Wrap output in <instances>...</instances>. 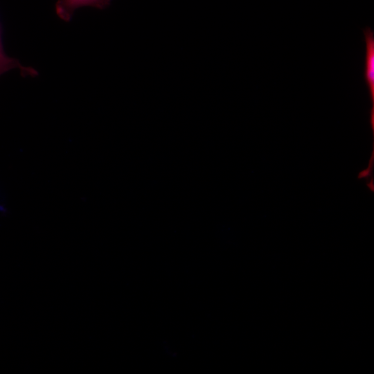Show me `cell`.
Instances as JSON below:
<instances>
[{
  "instance_id": "obj_6",
  "label": "cell",
  "mask_w": 374,
  "mask_h": 374,
  "mask_svg": "<svg viewBox=\"0 0 374 374\" xmlns=\"http://www.w3.org/2000/svg\"><path fill=\"white\" fill-rule=\"evenodd\" d=\"M5 211V208L0 204V211Z\"/></svg>"
},
{
  "instance_id": "obj_5",
  "label": "cell",
  "mask_w": 374,
  "mask_h": 374,
  "mask_svg": "<svg viewBox=\"0 0 374 374\" xmlns=\"http://www.w3.org/2000/svg\"><path fill=\"white\" fill-rule=\"evenodd\" d=\"M368 186L370 188L371 190H373V179L372 181H371L370 184H368Z\"/></svg>"
},
{
  "instance_id": "obj_1",
  "label": "cell",
  "mask_w": 374,
  "mask_h": 374,
  "mask_svg": "<svg viewBox=\"0 0 374 374\" xmlns=\"http://www.w3.org/2000/svg\"><path fill=\"white\" fill-rule=\"evenodd\" d=\"M363 33L366 44L364 78L374 108V35L370 28L364 29Z\"/></svg>"
},
{
  "instance_id": "obj_3",
  "label": "cell",
  "mask_w": 374,
  "mask_h": 374,
  "mask_svg": "<svg viewBox=\"0 0 374 374\" xmlns=\"http://www.w3.org/2000/svg\"><path fill=\"white\" fill-rule=\"evenodd\" d=\"M13 69H19L21 75L24 76L29 75L34 77L37 75V72L35 69L21 65L17 59L10 57L6 54L3 48L0 28V75Z\"/></svg>"
},
{
  "instance_id": "obj_2",
  "label": "cell",
  "mask_w": 374,
  "mask_h": 374,
  "mask_svg": "<svg viewBox=\"0 0 374 374\" xmlns=\"http://www.w3.org/2000/svg\"><path fill=\"white\" fill-rule=\"evenodd\" d=\"M110 0H58L55 5L57 16L64 21L71 19L75 10L83 6L104 8Z\"/></svg>"
},
{
  "instance_id": "obj_4",
  "label": "cell",
  "mask_w": 374,
  "mask_h": 374,
  "mask_svg": "<svg viewBox=\"0 0 374 374\" xmlns=\"http://www.w3.org/2000/svg\"><path fill=\"white\" fill-rule=\"evenodd\" d=\"M373 156H374V154H373V152L372 157H371V160H370L368 168L367 169H366V170H364L361 172H359V175H358V178L368 177L371 175L373 163Z\"/></svg>"
}]
</instances>
